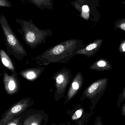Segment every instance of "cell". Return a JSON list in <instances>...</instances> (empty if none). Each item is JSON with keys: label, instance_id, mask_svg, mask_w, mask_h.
<instances>
[{"label": "cell", "instance_id": "cell-15", "mask_svg": "<svg viewBox=\"0 0 125 125\" xmlns=\"http://www.w3.org/2000/svg\"><path fill=\"white\" fill-rule=\"evenodd\" d=\"M94 114V112L90 111V112H86L84 116L81 120L76 125H87L91 116Z\"/></svg>", "mask_w": 125, "mask_h": 125}, {"label": "cell", "instance_id": "cell-13", "mask_svg": "<svg viewBox=\"0 0 125 125\" xmlns=\"http://www.w3.org/2000/svg\"><path fill=\"white\" fill-rule=\"evenodd\" d=\"M9 55L4 50L1 49L0 50V57L3 65L6 68L9 70L11 73H16L15 64L10 58Z\"/></svg>", "mask_w": 125, "mask_h": 125}, {"label": "cell", "instance_id": "cell-5", "mask_svg": "<svg viewBox=\"0 0 125 125\" xmlns=\"http://www.w3.org/2000/svg\"><path fill=\"white\" fill-rule=\"evenodd\" d=\"M72 78L70 70L66 67L63 68L53 74L52 79L55 82L56 89L54 97L56 101L65 97V94L66 89L70 83Z\"/></svg>", "mask_w": 125, "mask_h": 125}, {"label": "cell", "instance_id": "cell-10", "mask_svg": "<svg viewBox=\"0 0 125 125\" xmlns=\"http://www.w3.org/2000/svg\"><path fill=\"white\" fill-rule=\"evenodd\" d=\"M83 106L80 104H77L71 109H68L67 114L69 119L68 125L70 123H74V125H76L81 120L86 113Z\"/></svg>", "mask_w": 125, "mask_h": 125}, {"label": "cell", "instance_id": "cell-18", "mask_svg": "<svg viewBox=\"0 0 125 125\" xmlns=\"http://www.w3.org/2000/svg\"><path fill=\"white\" fill-rule=\"evenodd\" d=\"M97 47V44L95 43H93V44H91L88 45L87 47H86L85 50H81L83 51H90L92 50H94L95 48H96Z\"/></svg>", "mask_w": 125, "mask_h": 125}, {"label": "cell", "instance_id": "cell-22", "mask_svg": "<svg viewBox=\"0 0 125 125\" xmlns=\"http://www.w3.org/2000/svg\"><path fill=\"white\" fill-rule=\"evenodd\" d=\"M121 114L123 116L125 117V103L124 104L122 107L121 109Z\"/></svg>", "mask_w": 125, "mask_h": 125}, {"label": "cell", "instance_id": "cell-27", "mask_svg": "<svg viewBox=\"0 0 125 125\" xmlns=\"http://www.w3.org/2000/svg\"><path fill=\"white\" fill-rule=\"evenodd\" d=\"M51 125H56V124H55V123H52V124H51Z\"/></svg>", "mask_w": 125, "mask_h": 125}, {"label": "cell", "instance_id": "cell-3", "mask_svg": "<svg viewBox=\"0 0 125 125\" xmlns=\"http://www.w3.org/2000/svg\"><path fill=\"white\" fill-rule=\"evenodd\" d=\"M0 24L4 36L7 53L17 61H23L27 56V52L3 14L0 16Z\"/></svg>", "mask_w": 125, "mask_h": 125}, {"label": "cell", "instance_id": "cell-1", "mask_svg": "<svg viewBox=\"0 0 125 125\" xmlns=\"http://www.w3.org/2000/svg\"><path fill=\"white\" fill-rule=\"evenodd\" d=\"M82 47L81 42L76 39L61 42L48 48L34 58L38 65H47L51 63L69 62Z\"/></svg>", "mask_w": 125, "mask_h": 125}, {"label": "cell", "instance_id": "cell-14", "mask_svg": "<svg viewBox=\"0 0 125 125\" xmlns=\"http://www.w3.org/2000/svg\"><path fill=\"white\" fill-rule=\"evenodd\" d=\"M25 112L12 118L10 120L7 121L6 123L1 125H21Z\"/></svg>", "mask_w": 125, "mask_h": 125}, {"label": "cell", "instance_id": "cell-7", "mask_svg": "<svg viewBox=\"0 0 125 125\" xmlns=\"http://www.w3.org/2000/svg\"><path fill=\"white\" fill-rule=\"evenodd\" d=\"M48 117L44 110L30 109L25 112L21 125H43Z\"/></svg>", "mask_w": 125, "mask_h": 125}, {"label": "cell", "instance_id": "cell-4", "mask_svg": "<svg viewBox=\"0 0 125 125\" xmlns=\"http://www.w3.org/2000/svg\"><path fill=\"white\" fill-rule=\"evenodd\" d=\"M100 2L99 0H75L70 4L80 13L81 17L96 21L101 16L97 8L100 7Z\"/></svg>", "mask_w": 125, "mask_h": 125}, {"label": "cell", "instance_id": "cell-20", "mask_svg": "<svg viewBox=\"0 0 125 125\" xmlns=\"http://www.w3.org/2000/svg\"><path fill=\"white\" fill-rule=\"evenodd\" d=\"M125 98V92L122 95V96H120V97L119 99V101H118L117 104V106L118 108H119V107H120L121 103H122V102L123 101V100H124Z\"/></svg>", "mask_w": 125, "mask_h": 125}, {"label": "cell", "instance_id": "cell-16", "mask_svg": "<svg viewBox=\"0 0 125 125\" xmlns=\"http://www.w3.org/2000/svg\"><path fill=\"white\" fill-rule=\"evenodd\" d=\"M115 27L125 31V18L119 19L115 22Z\"/></svg>", "mask_w": 125, "mask_h": 125}, {"label": "cell", "instance_id": "cell-11", "mask_svg": "<svg viewBox=\"0 0 125 125\" xmlns=\"http://www.w3.org/2000/svg\"><path fill=\"white\" fill-rule=\"evenodd\" d=\"M45 67L26 68L19 72L23 78L29 81H35L40 76L45 69Z\"/></svg>", "mask_w": 125, "mask_h": 125}, {"label": "cell", "instance_id": "cell-12", "mask_svg": "<svg viewBox=\"0 0 125 125\" xmlns=\"http://www.w3.org/2000/svg\"><path fill=\"white\" fill-rule=\"evenodd\" d=\"M23 4H32L40 9L43 10L45 9L53 10L54 8L53 0H21Z\"/></svg>", "mask_w": 125, "mask_h": 125}, {"label": "cell", "instance_id": "cell-17", "mask_svg": "<svg viewBox=\"0 0 125 125\" xmlns=\"http://www.w3.org/2000/svg\"><path fill=\"white\" fill-rule=\"evenodd\" d=\"M0 6L1 7H12V4L7 0H0Z\"/></svg>", "mask_w": 125, "mask_h": 125}, {"label": "cell", "instance_id": "cell-2", "mask_svg": "<svg viewBox=\"0 0 125 125\" xmlns=\"http://www.w3.org/2000/svg\"><path fill=\"white\" fill-rule=\"evenodd\" d=\"M15 22L20 25V29L17 31L22 36L25 44L32 50L46 42V38L52 36L51 29H42L38 28L32 19L29 21L16 18Z\"/></svg>", "mask_w": 125, "mask_h": 125}, {"label": "cell", "instance_id": "cell-19", "mask_svg": "<svg viewBox=\"0 0 125 125\" xmlns=\"http://www.w3.org/2000/svg\"><path fill=\"white\" fill-rule=\"evenodd\" d=\"M94 125H104L103 124L101 117L98 116L96 117Z\"/></svg>", "mask_w": 125, "mask_h": 125}, {"label": "cell", "instance_id": "cell-25", "mask_svg": "<svg viewBox=\"0 0 125 125\" xmlns=\"http://www.w3.org/2000/svg\"><path fill=\"white\" fill-rule=\"evenodd\" d=\"M120 0L122 1V3L125 4V0Z\"/></svg>", "mask_w": 125, "mask_h": 125}, {"label": "cell", "instance_id": "cell-9", "mask_svg": "<svg viewBox=\"0 0 125 125\" xmlns=\"http://www.w3.org/2000/svg\"><path fill=\"white\" fill-rule=\"evenodd\" d=\"M83 83V78L80 73H78L71 82L63 105H66L76 95L81 87Z\"/></svg>", "mask_w": 125, "mask_h": 125}, {"label": "cell", "instance_id": "cell-28", "mask_svg": "<svg viewBox=\"0 0 125 125\" xmlns=\"http://www.w3.org/2000/svg\"></svg>", "mask_w": 125, "mask_h": 125}, {"label": "cell", "instance_id": "cell-8", "mask_svg": "<svg viewBox=\"0 0 125 125\" xmlns=\"http://www.w3.org/2000/svg\"><path fill=\"white\" fill-rule=\"evenodd\" d=\"M3 82L4 90L9 95L17 93L20 89V83L17 73L9 75L3 70Z\"/></svg>", "mask_w": 125, "mask_h": 125}, {"label": "cell", "instance_id": "cell-23", "mask_svg": "<svg viewBox=\"0 0 125 125\" xmlns=\"http://www.w3.org/2000/svg\"><path fill=\"white\" fill-rule=\"evenodd\" d=\"M123 50V51H125V44H123L122 46Z\"/></svg>", "mask_w": 125, "mask_h": 125}, {"label": "cell", "instance_id": "cell-24", "mask_svg": "<svg viewBox=\"0 0 125 125\" xmlns=\"http://www.w3.org/2000/svg\"><path fill=\"white\" fill-rule=\"evenodd\" d=\"M48 121V120H46V121H45V122L43 123V125H47V124Z\"/></svg>", "mask_w": 125, "mask_h": 125}, {"label": "cell", "instance_id": "cell-6", "mask_svg": "<svg viewBox=\"0 0 125 125\" xmlns=\"http://www.w3.org/2000/svg\"><path fill=\"white\" fill-rule=\"evenodd\" d=\"M34 103V101L30 97L20 100L3 114L0 120V125L4 124L12 118L26 111Z\"/></svg>", "mask_w": 125, "mask_h": 125}, {"label": "cell", "instance_id": "cell-26", "mask_svg": "<svg viewBox=\"0 0 125 125\" xmlns=\"http://www.w3.org/2000/svg\"><path fill=\"white\" fill-rule=\"evenodd\" d=\"M58 125H66V123H60Z\"/></svg>", "mask_w": 125, "mask_h": 125}, {"label": "cell", "instance_id": "cell-21", "mask_svg": "<svg viewBox=\"0 0 125 125\" xmlns=\"http://www.w3.org/2000/svg\"><path fill=\"white\" fill-rule=\"evenodd\" d=\"M97 65L100 67H103L106 65V63L103 61H99L97 62Z\"/></svg>", "mask_w": 125, "mask_h": 125}]
</instances>
